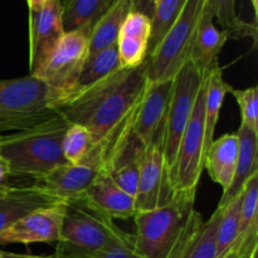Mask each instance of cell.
<instances>
[{"mask_svg":"<svg viewBox=\"0 0 258 258\" xmlns=\"http://www.w3.org/2000/svg\"><path fill=\"white\" fill-rule=\"evenodd\" d=\"M229 39V33L218 29L214 24V18L204 8L194 38L190 57L191 63L203 80L216 66L219 64V53Z\"/></svg>","mask_w":258,"mask_h":258,"instance_id":"ac0fdd59","label":"cell"},{"mask_svg":"<svg viewBox=\"0 0 258 258\" xmlns=\"http://www.w3.org/2000/svg\"><path fill=\"white\" fill-rule=\"evenodd\" d=\"M252 4V8H253V12H254V15H256L257 18V13H258V0H249Z\"/></svg>","mask_w":258,"mask_h":258,"instance_id":"8d00e7d4","label":"cell"},{"mask_svg":"<svg viewBox=\"0 0 258 258\" xmlns=\"http://www.w3.org/2000/svg\"><path fill=\"white\" fill-rule=\"evenodd\" d=\"M82 201L111 219L134 218L136 214L135 199L103 173L97 174Z\"/></svg>","mask_w":258,"mask_h":258,"instance_id":"e0dca14e","label":"cell"},{"mask_svg":"<svg viewBox=\"0 0 258 258\" xmlns=\"http://www.w3.org/2000/svg\"><path fill=\"white\" fill-rule=\"evenodd\" d=\"M231 93L241 110V125L258 133V90L256 86L243 90L232 88Z\"/></svg>","mask_w":258,"mask_h":258,"instance_id":"4dcf8cb0","label":"cell"},{"mask_svg":"<svg viewBox=\"0 0 258 258\" xmlns=\"http://www.w3.org/2000/svg\"><path fill=\"white\" fill-rule=\"evenodd\" d=\"M115 0H67L63 8L64 32L92 28Z\"/></svg>","mask_w":258,"mask_h":258,"instance_id":"484cf974","label":"cell"},{"mask_svg":"<svg viewBox=\"0 0 258 258\" xmlns=\"http://www.w3.org/2000/svg\"><path fill=\"white\" fill-rule=\"evenodd\" d=\"M258 170L244 184L241 198L239 228L231 252L248 258L258 249ZM229 252V253H231Z\"/></svg>","mask_w":258,"mask_h":258,"instance_id":"d6986e66","label":"cell"},{"mask_svg":"<svg viewBox=\"0 0 258 258\" xmlns=\"http://www.w3.org/2000/svg\"><path fill=\"white\" fill-rule=\"evenodd\" d=\"M175 197L169 179L163 148L159 145L148 146L140 163L135 196L136 213L159 208L173 201Z\"/></svg>","mask_w":258,"mask_h":258,"instance_id":"8fae6325","label":"cell"},{"mask_svg":"<svg viewBox=\"0 0 258 258\" xmlns=\"http://www.w3.org/2000/svg\"><path fill=\"white\" fill-rule=\"evenodd\" d=\"M130 236L118 228L113 219L91 208L82 199L66 203L53 254L58 258H95Z\"/></svg>","mask_w":258,"mask_h":258,"instance_id":"3957f363","label":"cell"},{"mask_svg":"<svg viewBox=\"0 0 258 258\" xmlns=\"http://www.w3.org/2000/svg\"><path fill=\"white\" fill-rule=\"evenodd\" d=\"M133 10V0H115L105 14L93 24L90 32L88 54L115 44L118 32L128 13Z\"/></svg>","mask_w":258,"mask_h":258,"instance_id":"603a6c76","label":"cell"},{"mask_svg":"<svg viewBox=\"0 0 258 258\" xmlns=\"http://www.w3.org/2000/svg\"><path fill=\"white\" fill-rule=\"evenodd\" d=\"M95 258H144L138 253L134 243V237L131 234L126 241L115 244L110 249L101 253L100 256Z\"/></svg>","mask_w":258,"mask_h":258,"instance_id":"1f68e13d","label":"cell"},{"mask_svg":"<svg viewBox=\"0 0 258 258\" xmlns=\"http://www.w3.org/2000/svg\"><path fill=\"white\" fill-rule=\"evenodd\" d=\"M57 97L32 75L0 80V134L17 133L58 115Z\"/></svg>","mask_w":258,"mask_h":258,"instance_id":"277c9868","label":"cell"},{"mask_svg":"<svg viewBox=\"0 0 258 258\" xmlns=\"http://www.w3.org/2000/svg\"><path fill=\"white\" fill-rule=\"evenodd\" d=\"M148 85L146 60L133 68H118L103 80L62 101L57 111L68 123L87 128L93 144L108 135L128 113Z\"/></svg>","mask_w":258,"mask_h":258,"instance_id":"6da1fadb","label":"cell"},{"mask_svg":"<svg viewBox=\"0 0 258 258\" xmlns=\"http://www.w3.org/2000/svg\"><path fill=\"white\" fill-rule=\"evenodd\" d=\"M0 258H2V251H0Z\"/></svg>","mask_w":258,"mask_h":258,"instance_id":"60d3db41","label":"cell"},{"mask_svg":"<svg viewBox=\"0 0 258 258\" xmlns=\"http://www.w3.org/2000/svg\"><path fill=\"white\" fill-rule=\"evenodd\" d=\"M239 138V154L237 161L236 171L231 186L226 193H223L218 203V208H223L232 199L242 193L244 184L247 183L252 174L258 170L257 168V151H258V133L249 130L239 125L236 131Z\"/></svg>","mask_w":258,"mask_h":258,"instance_id":"7402d4cb","label":"cell"},{"mask_svg":"<svg viewBox=\"0 0 258 258\" xmlns=\"http://www.w3.org/2000/svg\"><path fill=\"white\" fill-rule=\"evenodd\" d=\"M232 91V86L223 78L221 66H216L204 78V125H206L207 150L214 140L216 126L223 106L226 95Z\"/></svg>","mask_w":258,"mask_h":258,"instance_id":"cb8c5ba5","label":"cell"},{"mask_svg":"<svg viewBox=\"0 0 258 258\" xmlns=\"http://www.w3.org/2000/svg\"><path fill=\"white\" fill-rule=\"evenodd\" d=\"M2 258H3V254H2Z\"/></svg>","mask_w":258,"mask_h":258,"instance_id":"b9f144b4","label":"cell"},{"mask_svg":"<svg viewBox=\"0 0 258 258\" xmlns=\"http://www.w3.org/2000/svg\"><path fill=\"white\" fill-rule=\"evenodd\" d=\"M221 208H217L208 221L194 212L178 258H217V229Z\"/></svg>","mask_w":258,"mask_h":258,"instance_id":"44dd1931","label":"cell"},{"mask_svg":"<svg viewBox=\"0 0 258 258\" xmlns=\"http://www.w3.org/2000/svg\"><path fill=\"white\" fill-rule=\"evenodd\" d=\"M186 0H156L151 15V37L149 43V54L160 43L171 25L180 15Z\"/></svg>","mask_w":258,"mask_h":258,"instance_id":"f1b7e54d","label":"cell"},{"mask_svg":"<svg viewBox=\"0 0 258 258\" xmlns=\"http://www.w3.org/2000/svg\"><path fill=\"white\" fill-rule=\"evenodd\" d=\"M196 194H178L159 208L134 216V243L144 258H159L175 241L193 216Z\"/></svg>","mask_w":258,"mask_h":258,"instance_id":"5b68a950","label":"cell"},{"mask_svg":"<svg viewBox=\"0 0 258 258\" xmlns=\"http://www.w3.org/2000/svg\"><path fill=\"white\" fill-rule=\"evenodd\" d=\"M66 203L44 207L25 214L0 233L3 244H55L59 239Z\"/></svg>","mask_w":258,"mask_h":258,"instance_id":"7c38bea8","label":"cell"},{"mask_svg":"<svg viewBox=\"0 0 258 258\" xmlns=\"http://www.w3.org/2000/svg\"><path fill=\"white\" fill-rule=\"evenodd\" d=\"M173 80L149 82L134 110L133 128L148 148L159 145L164 150L166 117L170 102Z\"/></svg>","mask_w":258,"mask_h":258,"instance_id":"30bf717a","label":"cell"},{"mask_svg":"<svg viewBox=\"0 0 258 258\" xmlns=\"http://www.w3.org/2000/svg\"><path fill=\"white\" fill-rule=\"evenodd\" d=\"M118 68H121V63L120 58H118L117 45H116V43L110 45V47L103 48V49L93 53V54H88L87 59H86L85 64H83L82 71H81L80 76H78V80L76 82V86L72 92H71V95L95 85L96 82L103 80L108 75L117 71Z\"/></svg>","mask_w":258,"mask_h":258,"instance_id":"d4e9b609","label":"cell"},{"mask_svg":"<svg viewBox=\"0 0 258 258\" xmlns=\"http://www.w3.org/2000/svg\"><path fill=\"white\" fill-rule=\"evenodd\" d=\"M150 37V18L143 13L131 10L123 22L116 40L121 67H138L148 59Z\"/></svg>","mask_w":258,"mask_h":258,"instance_id":"9a60e30c","label":"cell"},{"mask_svg":"<svg viewBox=\"0 0 258 258\" xmlns=\"http://www.w3.org/2000/svg\"><path fill=\"white\" fill-rule=\"evenodd\" d=\"M10 179H12V176H10L9 169H8V166L0 160V186L8 185Z\"/></svg>","mask_w":258,"mask_h":258,"instance_id":"836d02e7","label":"cell"},{"mask_svg":"<svg viewBox=\"0 0 258 258\" xmlns=\"http://www.w3.org/2000/svg\"><path fill=\"white\" fill-rule=\"evenodd\" d=\"M92 146V136L85 126L68 123L62 140V153L67 163L82 164Z\"/></svg>","mask_w":258,"mask_h":258,"instance_id":"f546056e","label":"cell"},{"mask_svg":"<svg viewBox=\"0 0 258 258\" xmlns=\"http://www.w3.org/2000/svg\"><path fill=\"white\" fill-rule=\"evenodd\" d=\"M98 170L87 164H63L33 179L32 185L58 201H81L97 176Z\"/></svg>","mask_w":258,"mask_h":258,"instance_id":"5bb4252c","label":"cell"},{"mask_svg":"<svg viewBox=\"0 0 258 258\" xmlns=\"http://www.w3.org/2000/svg\"><path fill=\"white\" fill-rule=\"evenodd\" d=\"M156 0H133V12L143 13L151 18Z\"/></svg>","mask_w":258,"mask_h":258,"instance_id":"d6a6232c","label":"cell"},{"mask_svg":"<svg viewBox=\"0 0 258 258\" xmlns=\"http://www.w3.org/2000/svg\"><path fill=\"white\" fill-rule=\"evenodd\" d=\"M50 2H53V0H27L28 7H29V13L38 12V10L44 8L47 4H49Z\"/></svg>","mask_w":258,"mask_h":258,"instance_id":"e575fe53","label":"cell"},{"mask_svg":"<svg viewBox=\"0 0 258 258\" xmlns=\"http://www.w3.org/2000/svg\"><path fill=\"white\" fill-rule=\"evenodd\" d=\"M257 256H258V249H256V251H254L253 253H252L251 256H249V258H258Z\"/></svg>","mask_w":258,"mask_h":258,"instance_id":"f35d334b","label":"cell"},{"mask_svg":"<svg viewBox=\"0 0 258 258\" xmlns=\"http://www.w3.org/2000/svg\"><path fill=\"white\" fill-rule=\"evenodd\" d=\"M206 0H186L178 19L146 59L149 82L173 80L190 60L194 38Z\"/></svg>","mask_w":258,"mask_h":258,"instance_id":"8992f818","label":"cell"},{"mask_svg":"<svg viewBox=\"0 0 258 258\" xmlns=\"http://www.w3.org/2000/svg\"><path fill=\"white\" fill-rule=\"evenodd\" d=\"M68 122L58 113L54 117L25 130L0 135V160L12 178L37 176L67 164L62 140Z\"/></svg>","mask_w":258,"mask_h":258,"instance_id":"7a4b0ae2","label":"cell"},{"mask_svg":"<svg viewBox=\"0 0 258 258\" xmlns=\"http://www.w3.org/2000/svg\"><path fill=\"white\" fill-rule=\"evenodd\" d=\"M239 154L238 134H224L214 139L206 153L204 169L216 184L222 186L223 193L228 190L233 180Z\"/></svg>","mask_w":258,"mask_h":258,"instance_id":"ffe728a7","label":"cell"},{"mask_svg":"<svg viewBox=\"0 0 258 258\" xmlns=\"http://www.w3.org/2000/svg\"><path fill=\"white\" fill-rule=\"evenodd\" d=\"M206 9L221 24L222 29L229 33L231 39L252 37L257 40L256 22L249 24L239 18L236 10V0H206Z\"/></svg>","mask_w":258,"mask_h":258,"instance_id":"4316f807","label":"cell"},{"mask_svg":"<svg viewBox=\"0 0 258 258\" xmlns=\"http://www.w3.org/2000/svg\"><path fill=\"white\" fill-rule=\"evenodd\" d=\"M59 2H60V4H62V5H63V4H64V3H66V2H67V0H59Z\"/></svg>","mask_w":258,"mask_h":258,"instance_id":"ab89813d","label":"cell"},{"mask_svg":"<svg viewBox=\"0 0 258 258\" xmlns=\"http://www.w3.org/2000/svg\"><path fill=\"white\" fill-rule=\"evenodd\" d=\"M224 258H247V257H243V256H239V254H237V253H233V252H231V253H228L227 254L226 257ZM249 258V257H248Z\"/></svg>","mask_w":258,"mask_h":258,"instance_id":"74e56055","label":"cell"},{"mask_svg":"<svg viewBox=\"0 0 258 258\" xmlns=\"http://www.w3.org/2000/svg\"><path fill=\"white\" fill-rule=\"evenodd\" d=\"M90 28L66 32L45 62L32 73L57 97L55 107L71 95L88 57Z\"/></svg>","mask_w":258,"mask_h":258,"instance_id":"52a82bcc","label":"cell"},{"mask_svg":"<svg viewBox=\"0 0 258 258\" xmlns=\"http://www.w3.org/2000/svg\"><path fill=\"white\" fill-rule=\"evenodd\" d=\"M3 258H58L54 254L52 256H35V254H18L10 253V252H2Z\"/></svg>","mask_w":258,"mask_h":258,"instance_id":"d590c367","label":"cell"},{"mask_svg":"<svg viewBox=\"0 0 258 258\" xmlns=\"http://www.w3.org/2000/svg\"><path fill=\"white\" fill-rule=\"evenodd\" d=\"M204 82L197 96L193 113L179 144L175 163L169 174L174 193L197 194L204 170L207 144L204 125Z\"/></svg>","mask_w":258,"mask_h":258,"instance_id":"ba28073f","label":"cell"},{"mask_svg":"<svg viewBox=\"0 0 258 258\" xmlns=\"http://www.w3.org/2000/svg\"><path fill=\"white\" fill-rule=\"evenodd\" d=\"M241 198L242 193L221 208V218L217 229V258H224L233 248L238 236Z\"/></svg>","mask_w":258,"mask_h":258,"instance_id":"83f0119b","label":"cell"},{"mask_svg":"<svg viewBox=\"0 0 258 258\" xmlns=\"http://www.w3.org/2000/svg\"><path fill=\"white\" fill-rule=\"evenodd\" d=\"M203 82L204 80L191 60H189L173 78V90L169 102L164 139V158L169 174L175 163L181 136L190 120L197 96Z\"/></svg>","mask_w":258,"mask_h":258,"instance_id":"9c48e42d","label":"cell"},{"mask_svg":"<svg viewBox=\"0 0 258 258\" xmlns=\"http://www.w3.org/2000/svg\"><path fill=\"white\" fill-rule=\"evenodd\" d=\"M64 33L59 0H53L38 12L29 13V75L45 62Z\"/></svg>","mask_w":258,"mask_h":258,"instance_id":"4fadbf2b","label":"cell"},{"mask_svg":"<svg viewBox=\"0 0 258 258\" xmlns=\"http://www.w3.org/2000/svg\"><path fill=\"white\" fill-rule=\"evenodd\" d=\"M64 202L35 188L32 184L27 186H0V233L25 214L44 207L54 206Z\"/></svg>","mask_w":258,"mask_h":258,"instance_id":"2e32d148","label":"cell"}]
</instances>
